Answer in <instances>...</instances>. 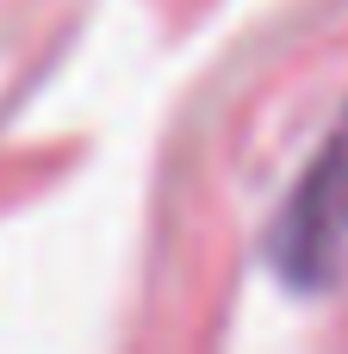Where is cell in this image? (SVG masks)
I'll list each match as a JSON object with an SVG mask.
<instances>
[{
  "mask_svg": "<svg viewBox=\"0 0 348 354\" xmlns=\"http://www.w3.org/2000/svg\"><path fill=\"white\" fill-rule=\"evenodd\" d=\"M342 249H348V137H336L293 187V199L268 236V261L280 268L286 286L324 292L342 268Z\"/></svg>",
  "mask_w": 348,
  "mask_h": 354,
  "instance_id": "1",
  "label": "cell"
}]
</instances>
